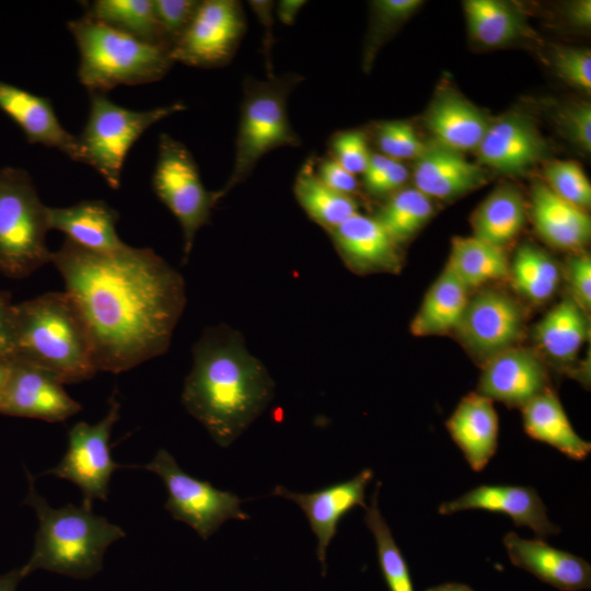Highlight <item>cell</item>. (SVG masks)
Returning a JSON list of instances; mask_svg holds the SVG:
<instances>
[{
	"mask_svg": "<svg viewBox=\"0 0 591 591\" xmlns=\"http://www.w3.org/2000/svg\"><path fill=\"white\" fill-rule=\"evenodd\" d=\"M51 263L85 324L97 371L121 373L167 351L186 290L153 250L97 253L66 239Z\"/></svg>",
	"mask_w": 591,
	"mask_h": 591,
	"instance_id": "cell-1",
	"label": "cell"
},
{
	"mask_svg": "<svg viewBox=\"0 0 591 591\" xmlns=\"http://www.w3.org/2000/svg\"><path fill=\"white\" fill-rule=\"evenodd\" d=\"M274 394V380L237 331L224 324L204 331L193 347L181 399L219 447H230Z\"/></svg>",
	"mask_w": 591,
	"mask_h": 591,
	"instance_id": "cell-2",
	"label": "cell"
},
{
	"mask_svg": "<svg viewBox=\"0 0 591 591\" xmlns=\"http://www.w3.org/2000/svg\"><path fill=\"white\" fill-rule=\"evenodd\" d=\"M14 359L36 366L62 384L97 372L85 324L67 292H47L14 303Z\"/></svg>",
	"mask_w": 591,
	"mask_h": 591,
	"instance_id": "cell-3",
	"label": "cell"
},
{
	"mask_svg": "<svg viewBox=\"0 0 591 591\" xmlns=\"http://www.w3.org/2000/svg\"><path fill=\"white\" fill-rule=\"evenodd\" d=\"M26 474L30 487L24 502L36 511L38 530L33 553L20 567L23 576L37 569L77 579L95 576L107 547L126 535L124 530L83 505L50 507L35 490L33 476Z\"/></svg>",
	"mask_w": 591,
	"mask_h": 591,
	"instance_id": "cell-4",
	"label": "cell"
},
{
	"mask_svg": "<svg viewBox=\"0 0 591 591\" xmlns=\"http://www.w3.org/2000/svg\"><path fill=\"white\" fill-rule=\"evenodd\" d=\"M68 30L80 54L78 78L90 93L159 81L174 63L170 50L84 15Z\"/></svg>",
	"mask_w": 591,
	"mask_h": 591,
	"instance_id": "cell-5",
	"label": "cell"
},
{
	"mask_svg": "<svg viewBox=\"0 0 591 591\" xmlns=\"http://www.w3.org/2000/svg\"><path fill=\"white\" fill-rule=\"evenodd\" d=\"M303 80L299 73L244 79L234 162L225 185L219 189L221 198L243 183L265 154L280 147L300 146L301 139L289 119L288 99Z\"/></svg>",
	"mask_w": 591,
	"mask_h": 591,
	"instance_id": "cell-6",
	"label": "cell"
},
{
	"mask_svg": "<svg viewBox=\"0 0 591 591\" xmlns=\"http://www.w3.org/2000/svg\"><path fill=\"white\" fill-rule=\"evenodd\" d=\"M47 209L22 169L0 170V271L25 278L51 262Z\"/></svg>",
	"mask_w": 591,
	"mask_h": 591,
	"instance_id": "cell-7",
	"label": "cell"
},
{
	"mask_svg": "<svg viewBox=\"0 0 591 591\" xmlns=\"http://www.w3.org/2000/svg\"><path fill=\"white\" fill-rule=\"evenodd\" d=\"M185 108L183 103L176 102L134 111L92 92L88 120L77 136L78 162L92 166L111 188L118 189L123 164L134 143L152 125Z\"/></svg>",
	"mask_w": 591,
	"mask_h": 591,
	"instance_id": "cell-8",
	"label": "cell"
},
{
	"mask_svg": "<svg viewBox=\"0 0 591 591\" xmlns=\"http://www.w3.org/2000/svg\"><path fill=\"white\" fill-rule=\"evenodd\" d=\"M152 187L182 228L186 262L197 232L209 222L221 195L206 189L190 151L167 134L159 137Z\"/></svg>",
	"mask_w": 591,
	"mask_h": 591,
	"instance_id": "cell-9",
	"label": "cell"
},
{
	"mask_svg": "<svg viewBox=\"0 0 591 591\" xmlns=\"http://www.w3.org/2000/svg\"><path fill=\"white\" fill-rule=\"evenodd\" d=\"M143 467L163 480L167 489L165 509L175 520L194 529L204 541L228 520L251 518L241 508L243 500L237 495L190 476L165 449H160Z\"/></svg>",
	"mask_w": 591,
	"mask_h": 591,
	"instance_id": "cell-10",
	"label": "cell"
},
{
	"mask_svg": "<svg viewBox=\"0 0 591 591\" xmlns=\"http://www.w3.org/2000/svg\"><path fill=\"white\" fill-rule=\"evenodd\" d=\"M525 329L522 304L507 292L483 288L470 296L453 334L480 364L519 345Z\"/></svg>",
	"mask_w": 591,
	"mask_h": 591,
	"instance_id": "cell-11",
	"label": "cell"
},
{
	"mask_svg": "<svg viewBox=\"0 0 591 591\" xmlns=\"http://www.w3.org/2000/svg\"><path fill=\"white\" fill-rule=\"evenodd\" d=\"M119 410L120 404L114 395L107 414L97 424L77 422L68 432L63 457L46 472L77 485L85 507L91 508L95 499H107L112 474L120 467L113 460L109 448L111 431L119 418Z\"/></svg>",
	"mask_w": 591,
	"mask_h": 591,
	"instance_id": "cell-12",
	"label": "cell"
},
{
	"mask_svg": "<svg viewBox=\"0 0 591 591\" xmlns=\"http://www.w3.org/2000/svg\"><path fill=\"white\" fill-rule=\"evenodd\" d=\"M245 30L239 1H200L193 22L171 50L172 59L199 68L224 66L234 57Z\"/></svg>",
	"mask_w": 591,
	"mask_h": 591,
	"instance_id": "cell-13",
	"label": "cell"
},
{
	"mask_svg": "<svg viewBox=\"0 0 591 591\" xmlns=\"http://www.w3.org/2000/svg\"><path fill=\"white\" fill-rule=\"evenodd\" d=\"M475 152L486 170L519 175L545 160L548 144L534 119L513 109L490 120Z\"/></svg>",
	"mask_w": 591,
	"mask_h": 591,
	"instance_id": "cell-14",
	"label": "cell"
},
{
	"mask_svg": "<svg viewBox=\"0 0 591 591\" xmlns=\"http://www.w3.org/2000/svg\"><path fill=\"white\" fill-rule=\"evenodd\" d=\"M371 468H363L352 478L331 485L313 493H296L283 486H276L273 496L293 501L304 512L310 528L317 538L316 556L326 575V553L337 533L340 520L357 506L366 509V489L373 479Z\"/></svg>",
	"mask_w": 591,
	"mask_h": 591,
	"instance_id": "cell-15",
	"label": "cell"
},
{
	"mask_svg": "<svg viewBox=\"0 0 591 591\" xmlns=\"http://www.w3.org/2000/svg\"><path fill=\"white\" fill-rule=\"evenodd\" d=\"M551 389L542 358L534 349L519 345L483 363L477 384V393L510 408H521Z\"/></svg>",
	"mask_w": 591,
	"mask_h": 591,
	"instance_id": "cell-16",
	"label": "cell"
},
{
	"mask_svg": "<svg viewBox=\"0 0 591 591\" xmlns=\"http://www.w3.org/2000/svg\"><path fill=\"white\" fill-rule=\"evenodd\" d=\"M82 409L53 374L14 359L0 414L59 422Z\"/></svg>",
	"mask_w": 591,
	"mask_h": 591,
	"instance_id": "cell-17",
	"label": "cell"
},
{
	"mask_svg": "<svg viewBox=\"0 0 591 591\" xmlns=\"http://www.w3.org/2000/svg\"><path fill=\"white\" fill-rule=\"evenodd\" d=\"M327 233L346 266L356 274H397L402 268L401 247L375 217L358 211Z\"/></svg>",
	"mask_w": 591,
	"mask_h": 591,
	"instance_id": "cell-18",
	"label": "cell"
},
{
	"mask_svg": "<svg viewBox=\"0 0 591 591\" xmlns=\"http://www.w3.org/2000/svg\"><path fill=\"white\" fill-rule=\"evenodd\" d=\"M475 509L505 513L514 525L529 526L541 540L560 532V528L549 521L536 489L525 486L480 485L456 499L442 502L438 512L450 515Z\"/></svg>",
	"mask_w": 591,
	"mask_h": 591,
	"instance_id": "cell-19",
	"label": "cell"
},
{
	"mask_svg": "<svg viewBox=\"0 0 591 591\" xmlns=\"http://www.w3.org/2000/svg\"><path fill=\"white\" fill-rule=\"evenodd\" d=\"M488 178L487 170L477 162L436 142L426 146L413 169L414 187L431 200L457 198L485 185Z\"/></svg>",
	"mask_w": 591,
	"mask_h": 591,
	"instance_id": "cell-20",
	"label": "cell"
},
{
	"mask_svg": "<svg viewBox=\"0 0 591 591\" xmlns=\"http://www.w3.org/2000/svg\"><path fill=\"white\" fill-rule=\"evenodd\" d=\"M512 565L561 591H580L591 586V566L583 558L554 548L542 540H525L514 532L503 537Z\"/></svg>",
	"mask_w": 591,
	"mask_h": 591,
	"instance_id": "cell-21",
	"label": "cell"
},
{
	"mask_svg": "<svg viewBox=\"0 0 591 591\" xmlns=\"http://www.w3.org/2000/svg\"><path fill=\"white\" fill-rule=\"evenodd\" d=\"M0 109L22 129L30 143L58 149L78 162L77 136L63 128L48 99L0 81Z\"/></svg>",
	"mask_w": 591,
	"mask_h": 591,
	"instance_id": "cell-22",
	"label": "cell"
},
{
	"mask_svg": "<svg viewBox=\"0 0 591 591\" xmlns=\"http://www.w3.org/2000/svg\"><path fill=\"white\" fill-rule=\"evenodd\" d=\"M529 215L541 239L549 246L580 252L591 237V219L583 210L557 196L544 181L531 188Z\"/></svg>",
	"mask_w": 591,
	"mask_h": 591,
	"instance_id": "cell-23",
	"label": "cell"
},
{
	"mask_svg": "<svg viewBox=\"0 0 591 591\" xmlns=\"http://www.w3.org/2000/svg\"><path fill=\"white\" fill-rule=\"evenodd\" d=\"M447 430L475 472H482L498 448L499 418L494 402L472 392L445 422Z\"/></svg>",
	"mask_w": 591,
	"mask_h": 591,
	"instance_id": "cell-24",
	"label": "cell"
},
{
	"mask_svg": "<svg viewBox=\"0 0 591 591\" xmlns=\"http://www.w3.org/2000/svg\"><path fill=\"white\" fill-rule=\"evenodd\" d=\"M491 119L462 94L440 89L425 115L434 142L457 152L476 150Z\"/></svg>",
	"mask_w": 591,
	"mask_h": 591,
	"instance_id": "cell-25",
	"label": "cell"
},
{
	"mask_svg": "<svg viewBox=\"0 0 591 591\" xmlns=\"http://www.w3.org/2000/svg\"><path fill=\"white\" fill-rule=\"evenodd\" d=\"M118 212L103 200H83L62 208L47 209L49 230L56 229L74 244L97 253L124 248L116 231Z\"/></svg>",
	"mask_w": 591,
	"mask_h": 591,
	"instance_id": "cell-26",
	"label": "cell"
},
{
	"mask_svg": "<svg viewBox=\"0 0 591 591\" xmlns=\"http://www.w3.org/2000/svg\"><path fill=\"white\" fill-rule=\"evenodd\" d=\"M520 409L524 432L530 438L575 461H582L589 455L591 443L575 431L553 389L535 396Z\"/></svg>",
	"mask_w": 591,
	"mask_h": 591,
	"instance_id": "cell-27",
	"label": "cell"
},
{
	"mask_svg": "<svg viewBox=\"0 0 591 591\" xmlns=\"http://www.w3.org/2000/svg\"><path fill=\"white\" fill-rule=\"evenodd\" d=\"M587 314L569 296L564 298L535 325L537 347L558 363H571L590 335Z\"/></svg>",
	"mask_w": 591,
	"mask_h": 591,
	"instance_id": "cell-28",
	"label": "cell"
},
{
	"mask_svg": "<svg viewBox=\"0 0 591 591\" xmlns=\"http://www.w3.org/2000/svg\"><path fill=\"white\" fill-rule=\"evenodd\" d=\"M529 209L522 193L511 184L496 187L475 209L473 235L506 248L522 231Z\"/></svg>",
	"mask_w": 591,
	"mask_h": 591,
	"instance_id": "cell-29",
	"label": "cell"
},
{
	"mask_svg": "<svg viewBox=\"0 0 591 591\" xmlns=\"http://www.w3.org/2000/svg\"><path fill=\"white\" fill-rule=\"evenodd\" d=\"M470 290L445 267L427 290L410 322L417 337L453 333L470 299Z\"/></svg>",
	"mask_w": 591,
	"mask_h": 591,
	"instance_id": "cell-30",
	"label": "cell"
},
{
	"mask_svg": "<svg viewBox=\"0 0 591 591\" xmlns=\"http://www.w3.org/2000/svg\"><path fill=\"white\" fill-rule=\"evenodd\" d=\"M510 259L506 248L474 235L455 236L451 241L445 268L470 291L509 277Z\"/></svg>",
	"mask_w": 591,
	"mask_h": 591,
	"instance_id": "cell-31",
	"label": "cell"
},
{
	"mask_svg": "<svg viewBox=\"0 0 591 591\" xmlns=\"http://www.w3.org/2000/svg\"><path fill=\"white\" fill-rule=\"evenodd\" d=\"M293 193L308 217L326 232L358 212L354 197L329 188L317 177L314 159L305 161L299 170Z\"/></svg>",
	"mask_w": 591,
	"mask_h": 591,
	"instance_id": "cell-32",
	"label": "cell"
},
{
	"mask_svg": "<svg viewBox=\"0 0 591 591\" xmlns=\"http://www.w3.org/2000/svg\"><path fill=\"white\" fill-rule=\"evenodd\" d=\"M561 276L559 265L548 253L525 243L510 260L508 279L518 294L531 303L541 304L555 294Z\"/></svg>",
	"mask_w": 591,
	"mask_h": 591,
	"instance_id": "cell-33",
	"label": "cell"
},
{
	"mask_svg": "<svg viewBox=\"0 0 591 591\" xmlns=\"http://www.w3.org/2000/svg\"><path fill=\"white\" fill-rule=\"evenodd\" d=\"M463 8L472 38L484 46H503L528 33L522 13L507 2L467 0Z\"/></svg>",
	"mask_w": 591,
	"mask_h": 591,
	"instance_id": "cell-34",
	"label": "cell"
},
{
	"mask_svg": "<svg viewBox=\"0 0 591 591\" xmlns=\"http://www.w3.org/2000/svg\"><path fill=\"white\" fill-rule=\"evenodd\" d=\"M85 8L84 16L170 50L152 0H95Z\"/></svg>",
	"mask_w": 591,
	"mask_h": 591,
	"instance_id": "cell-35",
	"label": "cell"
},
{
	"mask_svg": "<svg viewBox=\"0 0 591 591\" xmlns=\"http://www.w3.org/2000/svg\"><path fill=\"white\" fill-rule=\"evenodd\" d=\"M432 215V200L415 187H406L392 194L374 217L401 247Z\"/></svg>",
	"mask_w": 591,
	"mask_h": 591,
	"instance_id": "cell-36",
	"label": "cell"
},
{
	"mask_svg": "<svg viewBox=\"0 0 591 591\" xmlns=\"http://www.w3.org/2000/svg\"><path fill=\"white\" fill-rule=\"evenodd\" d=\"M380 487L381 483L378 482L370 497V503L364 509V523L374 537L382 576L389 591H415L408 565L380 511L378 501Z\"/></svg>",
	"mask_w": 591,
	"mask_h": 591,
	"instance_id": "cell-37",
	"label": "cell"
},
{
	"mask_svg": "<svg viewBox=\"0 0 591 591\" xmlns=\"http://www.w3.org/2000/svg\"><path fill=\"white\" fill-rule=\"evenodd\" d=\"M419 0H376L371 2L370 27L363 66L368 69L385 39L421 5Z\"/></svg>",
	"mask_w": 591,
	"mask_h": 591,
	"instance_id": "cell-38",
	"label": "cell"
},
{
	"mask_svg": "<svg viewBox=\"0 0 591 591\" xmlns=\"http://www.w3.org/2000/svg\"><path fill=\"white\" fill-rule=\"evenodd\" d=\"M544 183L560 198L587 210L591 205V184L575 161H552L545 165Z\"/></svg>",
	"mask_w": 591,
	"mask_h": 591,
	"instance_id": "cell-39",
	"label": "cell"
},
{
	"mask_svg": "<svg viewBox=\"0 0 591 591\" xmlns=\"http://www.w3.org/2000/svg\"><path fill=\"white\" fill-rule=\"evenodd\" d=\"M380 153L393 160H416L426 149L415 128L405 120H383L372 127Z\"/></svg>",
	"mask_w": 591,
	"mask_h": 591,
	"instance_id": "cell-40",
	"label": "cell"
},
{
	"mask_svg": "<svg viewBox=\"0 0 591 591\" xmlns=\"http://www.w3.org/2000/svg\"><path fill=\"white\" fill-rule=\"evenodd\" d=\"M364 188L374 196L392 195L399 190L409 177L404 163L373 153L362 173Z\"/></svg>",
	"mask_w": 591,
	"mask_h": 591,
	"instance_id": "cell-41",
	"label": "cell"
},
{
	"mask_svg": "<svg viewBox=\"0 0 591 591\" xmlns=\"http://www.w3.org/2000/svg\"><path fill=\"white\" fill-rule=\"evenodd\" d=\"M555 73L567 84L590 92L591 53L587 48L556 46L551 54Z\"/></svg>",
	"mask_w": 591,
	"mask_h": 591,
	"instance_id": "cell-42",
	"label": "cell"
},
{
	"mask_svg": "<svg viewBox=\"0 0 591 591\" xmlns=\"http://www.w3.org/2000/svg\"><path fill=\"white\" fill-rule=\"evenodd\" d=\"M164 42L170 50L184 35L199 8L198 0H152Z\"/></svg>",
	"mask_w": 591,
	"mask_h": 591,
	"instance_id": "cell-43",
	"label": "cell"
},
{
	"mask_svg": "<svg viewBox=\"0 0 591 591\" xmlns=\"http://www.w3.org/2000/svg\"><path fill=\"white\" fill-rule=\"evenodd\" d=\"M331 158L350 173L362 174L372 152L363 130L349 129L333 135L329 142Z\"/></svg>",
	"mask_w": 591,
	"mask_h": 591,
	"instance_id": "cell-44",
	"label": "cell"
},
{
	"mask_svg": "<svg viewBox=\"0 0 591 591\" xmlns=\"http://www.w3.org/2000/svg\"><path fill=\"white\" fill-rule=\"evenodd\" d=\"M556 125L563 136L584 152L591 151V105L575 101L560 106L555 114Z\"/></svg>",
	"mask_w": 591,
	"mask_h": 591,
	"instance_id": "cell-45",
	"label": "cell"
},
{
	"mask_svg": "<svg viewBox=\"0 0 591 591\" xmlns=\"http://www.w3.org/2000/svg\"><path fill=\"white\" fill-rule=\"evenodd\" d=\"M563 276L569 297L587 313L591 309V257L586 252L572 253L565 264Z\"/></svg>",
	"mask_w": 591,
	"mask_h": 591,
	"instance_id": "cell-46",
	"label": "cell"
},
{
	"mask_svg": "<svg viewBox=\"0 0 591 591\" xmlns=\"http://www.w3.org/2000/svg\"><path fill=\"white\" fill-rule=\"evenodd\" d=\"M314 170L317 177L329 188L351 197L358 192L359 183L356 175L331 157L314 160Z\"/></svg>",
	"mask_w": 591,
	"mask_h": 591,
	"instance_id": "cell-47",
	"label": "cell"
},
{
	"mask_svg": "<svg viewBox=\"0 0 591 591\" xmlns=\"http://www.w3.org/2000/svg\"><path fill=\"white\" fill-rule=\"evenodd\" d=\"M13 306L9 292L0 290V359L14 360Z\"/></svg>",
	"mask_w": 591,
	"mask_h": 591,
	"instance_id": "cell-48",
	"label": "cell"
},
{
	"mask_svg": "<svg viewBox=\"0 0 591 591\" xmlns=\"http://www.w3.org/2000/svg\"><path fill=\"white\" fill-rule=\"evenodd\" d=\"M251 9L254 11L255 15L257 16L259 23L264 27V36H263V54L265 57L266 68L268 72V77H274L273 72V63H271V49L273 44L275 42L274 33H273V24H274V8L275 4L273 1H265V0H253L248 1Z\"/></svg>",
	"mask_w": 591,
	"mask_h": 591,
	"instance_id": "cell-49",
	"label": "cell"
},
{
	"mask_svg": "<svg viewBox=\"0 0 591 591\" xmlns=\"http://www.w3.org/2000/svg\"><path fill=\"white\" fill-rule=\"evenodd\" d=\"M569 22L578 27H588L591 24V2L579 0L571 2L567 9Z\"/></svg>",
	"mask_w": 591,
	"mask_h": 591,
	"instance_id": "cell-50",
	"label": "cell"
},
{
	"mask_svg": "<svg viewBox=\"0 0 591 591\" xmlns=\"http://www.w3.org/2000/svg\"><path fill=\"white\" fill-rule=\"evenodd\" d=\"M305 3L306 1L303 0H281L275 5V13L282 24L290 26L294 24Z\"/></svg>",
	"mask_w": 591,
	"mask_h": 591,
	"instance_id": "cell-51",
	"label": "cell"
},
{
	"mask_svg": "<svg viewBox=\"0 0 591 591\" xmlns=\"http://www.w3.org/2000/svg\"><path fill=\"white\" fill-rule=\"evenodd\" d=\"M25 578L21 568L0 575V591H16L20 581Z\"/></svg>",
	"mask_w": 591,
	"mask_h": 591,
	"instance_id": "cell-52",
	"label": "cell"
},
{
	"mask_svg": "<svg viewBox=\"0 0 591 591\" xmlns=\"http://www.w3.org/2000/svg\"><path fill=\"white\" fill-rule=\"evenodd\" d=\"M12 361L0 359V410L3 404V399L5 396V392H7L10 374H11Z\"/></svg>",
	"mask_w": 591,
	"mask_h": 591,
	"instance_id": "cell-53",
	"label": "cell"
},
{
	"mask_svg": "<svg viewBox=\"0 0 591 591\" xmlns=\"http://www.w3.org/2000/svg\"><path fill=\"white\" fill-rule=\"evenodd\" d=\"M425 591H474L468 586L459 582H448L426 589Z\"/></svg>",
	"mask_w": 591,
	"mask_h": 591,
	"instance_id": "cell-54",
	"label": "cell"
}]
</instances>
